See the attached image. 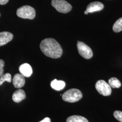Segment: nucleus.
Here are the masks:
<instances>
[{
	"label": "nucleus",
	"instance_id": "nucleus-20",
	"mask_svg": "<svg viewBox=\"0 0 122 122\" xmlns=\"http://www.w3.org/2000/svg\"><path fill=\"white\" fill-rule=\"evenodd\" d=\"M39 122H51V119L50 118H44L43 120L40 121Z\"/></svg>",
	"mask_w": 122,
	"mask_h": 122
},
{
	"label": "nucleus",
	"instance_id": "nucleus-1",
	"mask_svg": "<svg viewBox=\"0 0 122 122\" xmlns=\"http://www.w3.org/2000/svg\"><path fill=\"white\" fill-rule=\"evenodd\" d=\"M40 48L45 55L52 58L60 57L63 52L60 44L52 38H47L42 41Z\"/></svg>",
	"mask_w": 122,
	"mask_h": 122
},
{
	"label": "nucleus",
	"instance_id": "nucleus-2",
	"mask_svg": "<svg viewBox=\"0 0 122 122\" xmlns=\"http://www.w3.org/2000/svg\"><path fill=\"white\" fill-rule=\"evenodd\" d=\"M82 94L78 89H71L64 92L62 96V100L66 102L75 103L82 98Z\"/></svg>",
	"mask_w": 122,
	"mask_h": 122
},
{
	"label": "nucleus",
	"instance_id": "nucleus-11",
	"mask_svg": "<svg viewBox=\"0 0 122 122\" xmlns=\"http://www.w3.org/2000/svg\"><path fill=\"white\" fill-rule=\"evenodd\" d=\"M26 98L25 92L22 89H19L15 91L12 95V100L16 103H19Z\"/></svg>",
	"mask_w": 122,
	"mask_h": 122
},
{
	"label": "nucleus",
	"instance_id": "nucleus-8",
	"mask_svg": "<svg viewBox=\"0 0 122 122\" xmlns=\"http://www.w3.org/2000/svg\"><path fill=\"white\" fill-rule=\"evenodd\" d=\"M13 38V34L9 32H0V46H3L11 41Z\"/></svg>",
	"mask_w": 122,
	"mask_h": 122
},
{
	"label": "nucleus",
	"instance_id": "nucleus-9",
	"mask_svg": "<svg viewBox=\"0 0 122 122\" xmlns=\"http://www.w3.org/2000/svg\"><path fill=\"white\" fill-rule=\"evenodd\" d=\"M13 84L15 88H20L25 84V76L21 74H16L14 76Z\"/></svg>",
	"mask_w": 122,
	"mask_h": 122
},
{
	"label": "nucleus",
	"instance_id": "nucleus-3",
	"mask_svg": "<svg viewBox=\"0 0 122 122\" xmlns=\"http://www.w3.org/2000/svg\"><path fill=\"white\" fill-rule=\"evenodd\" d=\"M16 14L19 17L33 20L35 18V10L30 5H24L17 9Z\"/></svg>",
	"mask_w": 122,
	"mask_h": 122
},
{
	"label": "nucleus",
	"instance_id": "nucleus-17",
	"mask_svg": "<svg viewBox=\"0 0 122 122\" xmlns=\"http://www.w3.org/2000/svg\"><path fill=\"white\" fill-rule=\"evenodd\" d=\"M113 116L119 122H122V111L116 110L114 112Z\"/></svg>",
	"mask_w": 122,
	"mask_h": 122
},
{
	"label": "nucleus",
	"instance_id": "nucleus-19",
	"mask_svg": "<svg viewBox=\"0 0 122 122\" xmlns=\"http://www.w3.org/2000/svg\"><path fill=\"white\" fill-rule=\"evenodd\" d=\"M9 0H0V5H4L6 4L8 2Z\"/></svg>",
	"mask_w": 122,
	"mask_h": 122
},
{
	"label": "nucleus",
	"instance_id": "nucleus-6",
	"mask_svg": "<svg viewBox=\"0 0 122 122\" xmlns=\"http://www.w3.org/2000/svg\"><path fill=\"white\" fill-rule=\"evenodd\" d=\"M77 47L80 55L85 59H89L93 56V52L92 49L86 44L82 42L78 41Z\"/></svg>",
	"mask_w": 122,
	"mask_h": 122
},
{
	"label": "nucleus",
	"instance_id": "nucleus-16",
	"mask_svg": "<svg viewBox=\"0 0 122 122\" xmlns=\"http://www.w3.org/2000/svg\"><path fill=\"white\" fill-rule=\"evenodd\" d=\"M5 81H7L9 83L11 81V75L7 73L5 74H3L0 78V86Z\"/></svg>",
	"mask_w": 122,
	"mask_h": 122
},
{
	"label": "nucleus",
	"instance_id": "nucleus-14",
	"mask_svg": "<svg viewBox=\"0 0 122 122\" xmlns=\"http://www.w3.org/2000/svg\"><path fill=\"white\" fill-rule=\"evenodd\" d=\"M109 84L113 88H118L121 86V83L118 79L112 77L109 80Z\"/></svg>",
	"mask_w": 122,
	"mask_h": 122
},
{
	"label": "nucleus",
	"instance_id": "nucleus-18",
	"mask_svg": "<svg viewBox=\"0 0 122 122\" xmlns=\"http://www.w3.org/2000/svg\"><path fill=\"white\" fill-rule=\"evenodd\" d=\"M4 61L3 60L0 59V77L3 74L4 70L3 67L4 66Z\"/></svg>",
	"mask_w": 122,
	"mask_h": 122
},
{
	"label": "nucleus",
	"instance_id": "nucleus-21",
	"mask_svg": "<svg viewBox=\"0 0 122 122\" xmlns=\"http://www.w3.org/2000/svg\"><path fill=\"white\" fill-rule=\"evenodd\" d=\"M88 12H87V11L86 10H85V11H84V14H85V15H87L88 14Z\"/></svg>",
	"mask_w": 122,
	"mask_h": 122
},
{
	"label": "nucleus",
	"instance_id": "nucleus-12",
	"mask_svg": "<svg viewBox=\"0 0 122 122\" xmlns=\"http://www.w3.org/2000/svg\"><path fill=\"white\" fill-rule=\"evenodd\" d=\"M65 83L62 81H58L54 79L51 83V86L53 89L59 91L62 90L65 86Z\"/></svg>",
	"mask_w": 122,
	"mask_h": 122
},
{
	"label": "nucleus",
	"instance_id": "nucleus-5",
	"mask_svg": "<svg viewBox=\"0 0 122 122\" xmlns=\"http://www.w3.org/2000/svg\"><path fill=\"white\" fill-rule=\"evenodd\" d=\"M97 91L104 96H109L111 94L112 90L109 84L104 80H99L96 84Z\"/></svg>",
	"mask_w": 122,
	"mask_h": 122
},
{
	"label": "nucleus",
	"instance_id": "nucleus-15",
	"mask_svg": "<svg viewBox=\"0 0 122 122\" xmlns=\"http://www.w3.org/2000/svg\"><path fill=\"white\" fill-rule=\"evenodd\" d=\"M113 30L114 32H119L122 30V17L119 18L114 24Z\"/></svg>",
	"mask_w": 122,
	"mask_h": 122
},
{
	"label": "nucleus",
	"instance_id": "nucleus-7",
	"mask_svg": "<svg viewBox=\"0 0 122 122\" xmlns=\"http://www.w3.org/2000/svg\"><path fill=\"white\" fill-rule=\"evenodd\" d=\"M104 7V5L102 3L99 1H95L88 5L86 10L88 13H93L101 10Z\"/></svg>",
	"mask_w": 122,
	"mask_h": 122
},
{
	"label": "nucleus",
	"instance_id": "nucleus-13",
	"mask_svg": "<svg viewBox=\"0 0 122 122\" xmlns=\"http://www.w3.org/2000/svg\"><path fill=\"white\" fill-rule=\"evenodd\" d=\"M66 122H89L87 119L79 115L71 116L66 119Z\"/></svg>",
	"mask_w": 122,
	"mask_h": 122
},
{
	"label": "nucleus",
	"instance_id": "nucleus-10",
	"mask_svg": "<svg viewBox=\"0 0 122 122\" xmlns=\"http://www.w3.org/2000/svg\"><path fill=\"white\" fill-rule=\"evenodd\" d=\"M20 73L25 77H29L33 73V70L31 66L28 63H24L19 67Z\"/></svg>",
	"mask_w": 122,
	"mask_h": 122
},
{
	"label": "nucleus",
	"instance_id": "nucleus-4",
	"mask_svg": "<svg viewBox=\"0 0 122 122\" xmlns=\"http://www.w3.org/2000/svg\"><path fill=\"white\" fill-rule=\"evenodd\" d=\"M51 4L52 6L60 13H68L72 9L71 5L65 0H52Z\"/></svg>",
	"mask_w": 122,
	"mask_h": 122
}]
</instances>
